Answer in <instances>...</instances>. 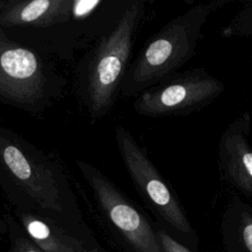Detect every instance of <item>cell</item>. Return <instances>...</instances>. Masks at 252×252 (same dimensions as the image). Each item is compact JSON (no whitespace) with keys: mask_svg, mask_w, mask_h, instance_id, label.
Here are the masks:
<instances>
[{"mask_svg":"<svg viewBox=\"0 0 252 252\" xmlns=\"http://www.w3.org/2000/svg\"><path fill=\"white\" fill-rule=\"evenodd\" d=\"M49 72L32 50L11 40L0 27V97L27 109L49 97Z\"/></svg>","mask_w":252,"mask_h":252,"instance_id":"cell-6","label":"cell"},{"mask_svg":"<svg viewBox=\"0 0 252 252\" xmlns=\"http://www.w3.org/2000/svg\"><path fill=\"white\" fill-rule=\"evenodd\" d=\"M0 185L19 210L59 215L73 198L59 162L0 125Z\"/></svg>","mask_w":252,"mask_h":252,"instance_id":"cell-1","label":"cell"},{"mask_svg":"<svg viewBox=\"0 0 252 252\" xmlns=\"http://www.w3.org/2000/svg\"><path fill=\"white\" fill-rule=\"evenodd\" d=\"M224 4L223 0L201 2L166 23L149 38L126 71L120 92L127 96L140 94L178 72L196 55L210 15Z\"/></svg>","mask_w":252,"mask_h":252,"instance_id":"cell-2","label":"cell"},{"mask_svg":"<svg viewBox=\"0 0 252 252\" xmlns=\"http://www.w3.org/2000/svg\"><path fill=\"white\" fill-rule=\"evenodd\" d=\"M157 233L158 237V241L161 245L163 252H193L182 243L174 239L171 235H169L164 229L157 226Z\"/></svg>","mask_w":252,"mask_h":252,"instance_id":"cell-13","label":"cell"},{"mask_svg":"<svg viewBox=\"0 0 252 252\" xmlns=\"http://www.w3.org/2000/svg\"><path fill=\"white\" fill-rule=\"evenodd\" d=\"M76 163L107 220L122 234L133 251L163 252L157 227L151 224L116 185L93 164L85 160H77Z\"/></svg>","mask_w":252,"mask_h":252,"instance_id":"cell-7","label":"cell"},{"mask_svg":"<svg viewBox=\"0 0 252 252\" xmlns=\"http://www.w3.org/2000/svg\"><path fill=\"white\" fill-rule=\"evenodd\" d=\"M101 1L97 0H74L72 7V17L75 19H83L91 15Z\"/></svg>","mask_w":252,"mask_h":252,"instance_id":"cell-14","label":"cell"},{"mask_svg":"<svg viewBox=\"0 0 252 252\" xmlns=\"http://www.w3.org/2000/svg\"><path fill=\"white\" fill-rule=\"evenodd\" d=\"M87 252H97V251H95V250H90V251H87Z\"/></svg>","mask_w":252,"mask_h":252,"instance_id":"cell-16","label":"cell"},{"mask_svg":"<svg viewBox=\"0 0 252 252\" xmlns=\"http://www.w3.org/2000/svg\"><path fill=\"white\" fill-rule=\"evenodd\" d=\"M120 158L136 190L158 220V226L193 252H199V236L174 189L123 126L115 128Z\"/></svg>","mask_w":252,"mask_h":252,"instance_id":"cell-3","label":"cell"},{"mask_svg":"<svg viewBox=\"0 0 252 252\" xmlns=\"http://www.w3.org/2000/svg\"><path fill=\"white\" fill-rule=\"evenodd\" d=\"M223 37L252 36V1L245 2L243 7L221 30Z\"/></svg>","mask_w":252,"mask_h":252,"instance_id":"cell-12","label":"cell"},{"mask_svg":"<svg viewBox=\"0 0 252 252\" xmlns=\"http://www.w3.org/2000/svg\"><path fill=\"white\" fill-rule=\"evenodd\" d=\"M0 224H1V223H0Z\"/></svg>","mask_w":252,"mask_h":252,"instance_id":"cell-18","label":"cell"},{"mask_svg":"<svg viewBox=\"0 0 252 252\" xmlns=\"http://www.w3.org/2000/svg\"><path fill=\"white\" fill-rule=\"evenodd\" d=\"M74 0L9 1L0 8L2 27H47L72 18Z\"/></svg>","mask_w":252,"mask_h":252,"instance_id":"cell-9","label":"cell"},{"mask_svg":"<svg viewBox=\"0 0 252 252\" xmlns=\"http://www.w3.org/2000/svg\"><path fill=\"white\" fill-rule=\"evenodd\" d=\"M250 114H251V120H252V110L250 111Z\"/></svg>","mask_w":252,"mask_h":252,"instance_id":"cell-17","label":"cell"},{"mask_svg":"<svg viewBox=\"0 0 252 252\" xmlns=\"http://www.w3.org/2000/svg\"><path fill=\"white\" fill-rule=\"evenodd\" d=\"M225 91L223 82L204 68L176 72L141 93L135 111L144 116L187 115L210 105Z\"/></svg>","mask_w":252,"mask_h":252,"instance_id":"cell-5","label":"cell"},{"mask_svg":"<svg viewBox=\"0 0 252 252\" xmlns=\"http://www.w3.org/2000/svg\"><path fill=\"white\" fill-rule=\"evenodd\" d=\"M144 13V1L132 2L94 51L87 67L84 91L85 103L94 119L105 115L115 101Z\"/></svg>","mask_w":252,"mask_h":252,"instance_id":"cell-4","label":"cell"},{"mask_svg":"<svg viewBox=\"0 0 252 252\" xmlns=\"http://www.w3.org/2000/svg\"><path fill=\"white\" fill-rule=\"evenodd\" d=\"M6 252H43L35 243L29 237L22 234L14 238L11 248Z\"/></svg>","mask_w":252,"mask_h":252,"instance_id":"cell-15","label":"cell"},{"mask_svg":"<svg viewBox=\"0 0 252 252\" xmlns=\"http://www.w3.org/2000/svg\"><path fill=\"white\" fill-rule=\"evenodd\" d=\"M21 225L43 252H80V243L36 214L17 211Z\"/></svg>","mask_w":252,"mask_h":252,"instance_id":"cell-11","label":"cell"},{"mask_svg":"<svg viewBox=\"0 0 252 252\" xmlns=\"http://www.w3.org/2000/svg\"><path fill=\"white\" fill-rule=\"evenodd\" d=\"M220 233L224 252H252V205L233 194L223 210Z\"/></svg>","mask_w":252,"mask_h":252,"instance_id":"cell-10","label":"cell"},{"mask_svg":"<svg viewBox=\"0 0 252 252\" xmlns=\"http://www.w3.org/2000/svg\"><path fill=\"white\" fill-rule=\"evenodd\" d=\"M251 127L250 111H244L225 127L218 144L220 179L247 198H252Z\"/></svg>","mask_w":252,"mask_h":252,"instance_id":"cell-8","label":"cell"}]
</instances>
